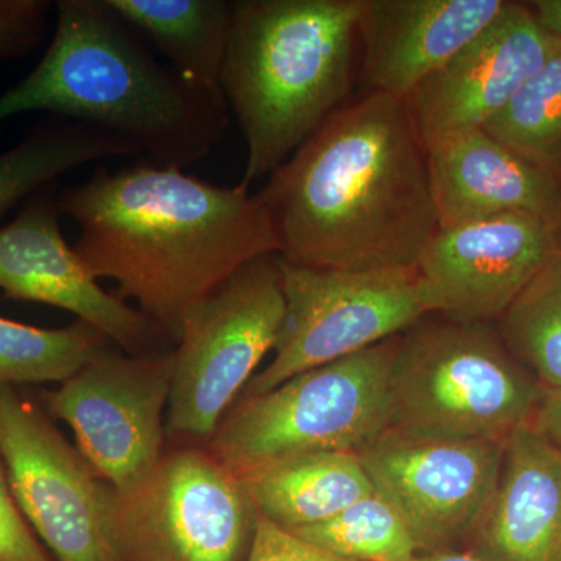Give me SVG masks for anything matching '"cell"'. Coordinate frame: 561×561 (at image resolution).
<instances>
[{
	"label": "cell",
	"mask_w": 561,
	"mask_h": 561,
	"mask_svg": "<svg viewBox=\"0 0 561 561\" xmlns=\"http://www.w3.org/2000/svg\"><path fill=\"white\" fill-rule=\"evenodd\" d=\"M280 260L412 271L438 230L426 147L402 99L345 103L262 187Z\"/></svg>",
	"instance_id": "6da1fadb"
},
{
	"label": "cell",
	"mask_w": 561,
	"mask_h": 561,
	"mask_svg": "<svg viewBox=\"0 0 561 561\" xmlns=\"http://www.w3.org/2000/svg\"><path fill=\"white\" fill-rule=\"evenodd\" d=\"M76 220L73 250L95 279L135 301L169 339L220 284L249 262L278 254L271 217L247 187H224L183 169L138 160L58 194Z\"/></svg>",
	"instance_id": "7a4b0ae2"
},
{
	"label": "cell",
	"mask_w": 561,
	"mask_h": 561,
	"mask_svg": "<svg viewBox=\"0 0 561 561\" xmlns=\"http://www.w3.org/2000/svg\"><path fill=\"white\" fill-rule=\"evenodd\" d=\"M46 54L0 95V124L47 111L116 135L139 160L184 169L228 130L224 92L192 83L151 55L105 0H60Z\"/></svg>",
	"instance_id": "3957f363"
},
{
	"label": "cell",
	"mask_w": 561,
	"mask_h": 561,
	"mask_svg": "<svg viewBox=\"0 0 561 561\" xmlns=\"http://www.w3.org/2000/svg\"><path fill=\"white\" fill-rule=\"evenodd\" d=\"M362 0H236L220 88L247 147L241 186L272 175L348 103Z\"/></svg>",
	"instance_id": "277c9868"
},
{
	"label": "cell",
	"mask_w": 561,
	"mask_h": 561,
	"mask_svg": "<svg viewBox=\"0 0 561 561\" xmlns=\"http://www.w3.org/2000/svg\"><path fill=\"white\" fill-rule=\"evenodd\" d=\"M542 393L493 324L424 317L398 339L387 431L415 440L505 442L530 423Z\"/></svg>",
	"instance_id": "5b68a950"
},
{
	"label": "cell",
	"mask_w": 561,
	"mask_h": 561,
	"mask_svg": "<svg viewBox=\"0 0 561 561\" xmlns=\"http://www.w3.org/2000/svg\"><path fill=\"white\" fill-rule=\"evenodd\" d=\"M398 339L241 398L206 448L242 481L302 454L362 451L387 431V382Z\"/></svg>",
	"instance_id": "8992f818"
},
{
	"label": "cell",
	"mask_w": 561,
	"mask_h": 561,
	"mask_svg": "<svg viewBox=\"0 0 561 561\" xmlns=\"http://www.w3.org/2000/svg\"><path fill=\"white\" fill-rule=\"evenodd\" d=\"M279 256L265 254L239 268L184 321L172 351L165 435L206 445L245 390L283 327Z\"/></svg>",
	"instance_id": "52a82bcc"
},
{
	"label": "cell",
	"mask_w": 561,
	"mask_h": 561,
	"mask_svg": "<svg viewBox=\"0 0 561 561\" xmlns=\"http://www.w3.org/2000/svg\"><path fill=\"white\" fill-rule=\"evenodd\" d=\"M124 561H245L257 512L245 482L206 445L164 451L133 489L113 493Z\"/></svg>",
	"instance_id": "ba28073f"
},
{
	"label": "cell",
	"mask_w": 561,
	"mask_h": 561,
	"mask_svg": "<svg viewBox=\"0 0 561 561\" xmlns=\"http://www.w3.org/2000/svg\"><path fill=\"white\" fill-rule=\"evenodd\" d=\"M279 256V254H278ZM283 327L267 367L241 398L404 334L424 319L415 271L350 272L280 260Z\"/></svg>",
	"instance_id": "9c48e42d"
},
{
	"label": "cell",
	"mask_w": 561,
	"mask_h": 561,
	"mask_svg": "<svg viewBox=\"0 0 561 561\" xmlns=\"http://www.w3.org/2000/svg\"><path fill=\"white\" fill-rule=\"evenodd\" d=\"M0 454L25 519L55 561H124L113 486L16 387H0Z\"/></svg>",
	"instance_id": "30bf717a"
},
{
	"label": "cell",
	"mask_w": 561,
	"mask_h": 561,
	"mask_svg": "<svg viewBox=\"0 0 561 561\" xmlns=\"http://www.w3.org/2000/svg\"><path fill=\"white\" fill-rule=\"evenodd\" d=\"M172 364V351L133 356L108 345L44 394V409L68 424L81 456L116 491L133 489L164 454Z\"/></svg>",
	"instance_id": "8fae6325"
},
{
	"label": "cell",
	"mask_w": 561,
	"mask_h": 561,
	"mask_svg": "<svg viewBox=\"0 0 561 561\" xmlns=\"http://www.w3.org/2000/svg\"><path fill=\"white\" fill-rule=\"evenodd\" d=\"M504 443L415 440L386 431L357 454L420 553L470 541L500 482Z\"/></svg>",
	"instance_id": "7c38bea8"
},
{
	"label": "cell",
	"mask_w": 561,
	"mask_h": 561,
	"mask_svg": "<svg viewBox=\"0 0 561 561\" xmlns=\"http://www.w3.org/2000/svg\"><path fill=\"white\" fill-rule=\"evenodd\" d=\"M559 250L560 228L530 214L438 228L413 268L424 312L496 323Z\"/></svg>",
	"instance_id": "4fadbf2b"
},
{
	"label": "cell",
	"mask_w": 561,
	"mask_h": 561,
	"mask_svg": "<svg viewBox=\"0 0 561 561\" xmlns=\"http://www.w3.org/2000/svg\"><path fill=\"white\" fill-rule=\"evenodd\" d=\"M55 184L36 192L0 227V290L9 300L73 313L127 354L162 353L171 342L138 308L103 289L62 236Z\"/></svg>",
	"instance_id": "5bb4252c"
},
{
	"label": "cell",
	"mask_w": 561,
	"mask_h": 561,
	"mask_svg": "<svg viewBox=\"0 0 561 561\" xmlns=\"http://www.w3.org/2000/svg\"><path fill=\"white\" fill-rule=\"evenodd\" d=\"M556 43L526 3L508 2L493 24L405 99L423 144L482 128L541 68Z\"/></svg>",
	"instance_id": "9a60e30c"
},
{
	"label": "cell",
	"mask_w": 561,
	"mask_h": 561,
	"mask_svg": "<svg viewBox=\"0 0 561 561\" xmlns=\"http://www.w3.org/2000/svg\"><path fill=\"white\" fill-rule=\"evenodd\" d=\"M507 0H362L359 80L405 99L496 21Z\"/></svg>",
	"instance_id": "2e32d148"
},
{
	"label": "cell",
	"mask_w": 561,
	"mask_h": 561,
	"mask_svg": "<svg viewBox=\"0 0 561 561\" xmlns=\"http://www.w3.org/2000/svg\"><path fill=\"white\" fill-rule=\"evenodd\" d=\"M438 228L524 213L561 230V180L540 171L482 128L424 142Z\"/></svg>",
	"instance_id": "e0dca14e"
},
{
	"label": "cell",
	"mask_w": 561,
	"mask_h": 561,
	"mask_svg": "<svg viewBox=\"0 0 561 561\" xmlns=\"http://www.w3.org/2000/svg\"><path fill=\"white\" fill-rule=\"evenodd\" d=\"M467 545L483 561H561V448L531 423L505 440L500 482Z\"/></svg>",
	"instance_id": "ac0fdd59"
},
{
	"label": "cell",
	"mask_w": 561,
	"mask_h": 561,
	"mask_svg": "<svg viewBox=\"0 0 561 561\" xmlns=\"http://www.w3.org/2000/svg\"><path fill=\"white\" fill-rule=\"evenodd\" d=\"M243 482L257 515L289 531L328 522L375 493L359 454L350 451L290 457Z\"/></svg>",
	"instance_id": "d6986e66"
},
{
	"label": "cell",
	"mask_w": 561,
	"mask_h": 561,
	"mask_svg": "<svg viewBox=\"0 0 561 561\" xmlns=\"http://www.w3.org/2000/svg\"><path fill=\"white\" fill-rule=\"evenodd\" d=\"M133 31L144 33L184 79L220 90L230 43L228 0H105Z\"/></svg>",
	"instance_id": "ffe728a7"
},
{
	"label": "cell",
	"mask_w": 561,
	"mask_h": 561,
	"mask_svg": "<svg viewBox=\"0 0 561 561\" xmlns=\"http://www.w3.org/2000/svg\"><path fill=\"white\" fill-rule=\"evenodd\" d=\"M108 158H139L116 135L81 124L51 122L0 153V219L65 173Z\"/></svg>",
	"instance_id": "44dd1931"
},
{
	"label": "cell",
	"mask_w": 561,
	"mask_h": 561,
	"mask_svg": "<svg viewBox=\"0 0 561 561\" xmlns=\"http://www.w3.org/2000/svg\"><path fill=\"white\" fill-rule=\"evenodd\" d=\"M482 130L524 161L561 180V39L541 68Z\"/></svg>",
	"instance_id": "7402d4cb"
},
{
	"label": "cell",
	"mask_w": 561,
	"mask_h": 561,
	"mask_svg": "<svg viewBox=\"0 0 561 561\" xmlns=\"http://www.w3.org/2000/svg\"><path fill=\"white\" fill-rule=\"evenodd\" d=\"M84 321L44 330L0 317V387L62 383L110 345Z\"/></svg>",
	"instance_id": "603a6c76"
},
{
	"label": "cell",
	"mask_w": 561,
	"mask_h": 561,
	"mask_svg": "<svg viewBox=\"0 0 561 561\" xmlns=\"http://www.w3.org/2000/svg\"><path fill=\"white\" fill-rule=\"evenodd\" d=\"M496 323L505 345L542 389H561L560 250Z\"/></svg>",
	"instance_id": "cb8c5ba5"
},
{
	"label": "cell",
	"mask_w": 561,
	"mask_h": 561,
	"mask_svg": "<svg viewBox=\"0 0 561 561\" xmlns=\"http://www.w3.org/2000/svg\"><path fill=\"white\" fill-rule=\"evenodd\" d=\"M291 534L356 561H415L419 551L398 512L373 493L328 522Z\"/></svg>",
	"instance_id": "d4e9b609"
},
{
	"label": "cell",
	"mask_w": 561,
	"mask_h": 561,
	"mask_svg": "<svg viewBox=\"0 0 561 561\" xmlns=\"http://www.w3.org/2000/svg\"><path fill=\"white\" fill-rule=\"evenodd\" d=\"M50 2L0 0V61L32 54L47 32Z\"/></svg>",
	"instance_id": "484cf974"
},
{
	"label": "cell",
	"mask_w": 561,
	"mask_h": 561,
	"mask_svg": "<svg viewBox=\"0 0 561 561\" xmlns=\"http://www.w3.org/2000/svg\"><path fill=\"white\" fill-rule=\"evenodd\" d=\"M0 561H55L25 519L0 454Z\"/></svg>",
	"instance_id": "4316f807"
},
{
	"label": "cell",
	"mask_w": 561,
	"mask_h": 561,
	"mask_svg": "<svg viewBox=\"0 0 561 561\" xmlns=\"http://www.w3.org/2000/svg\"><path fill=\"white\" fill-rule=\"evenodd\" d=\"M245 561H356L335 556L257 515Z\"/></svg>",
	"instance_id": "83f0119b"
},
{
	"label": "cell",
	"mask_w": 561,
	"mask_h": 561,
	"mask_svg": "<svg viewBox=\"0 0 561 561\" xmlns=\"http://www.w3.org/2000/svg\"><path fill=\"white\" fill-rule=\"evenodd\" d=\"M548 440L561 448V389L546 390L530 421Z\"/></svg>",
	"instance_id": "f1b7e54d"
},
{
	"label": "cell",
	"mask_w": 561,
	"mask_h": 561,
	"mask_svg": "<svg viewBox=\"0 0 561 561\" xmlns=\"http://www.w3.org/2000/svg\"><path fill=\"white\" fill-rule=\"evenodd\" d=\"M526 7L541 28L561 39V0H535Z\"/></svg>",
	"instance_id": "f546056e"
},
{
	"label": "cell",
	"mask_w": 561,
	"mask_h": 561,
	"mask_svg": "<svg viewBox=\"0 0 561 561\" xmlns=\"http://www.w3.org/2000/svg\"><path fill=\"white\" fill-rule=\"evenodd\" d=\"M415 561H483L476 553L461 549H440V551L420 552Z\"/></svg>",
	"instance_id": "4dcf8cb0"
},
{
	"label": "cell",
	"mask_w": 561,
	"mask_h": 561,
	"mask_svg": "<svg viewBox=\"0 0 561 561\" xmlns=\"http://www.w3.org/2000/svg\"><path fill=\"white\" fill-rule=\"evenodd\" d=\"M560 253H561V250H560Z\"/></svg>",
	"instance_id": "1f68e13d"
}]
</instances>
